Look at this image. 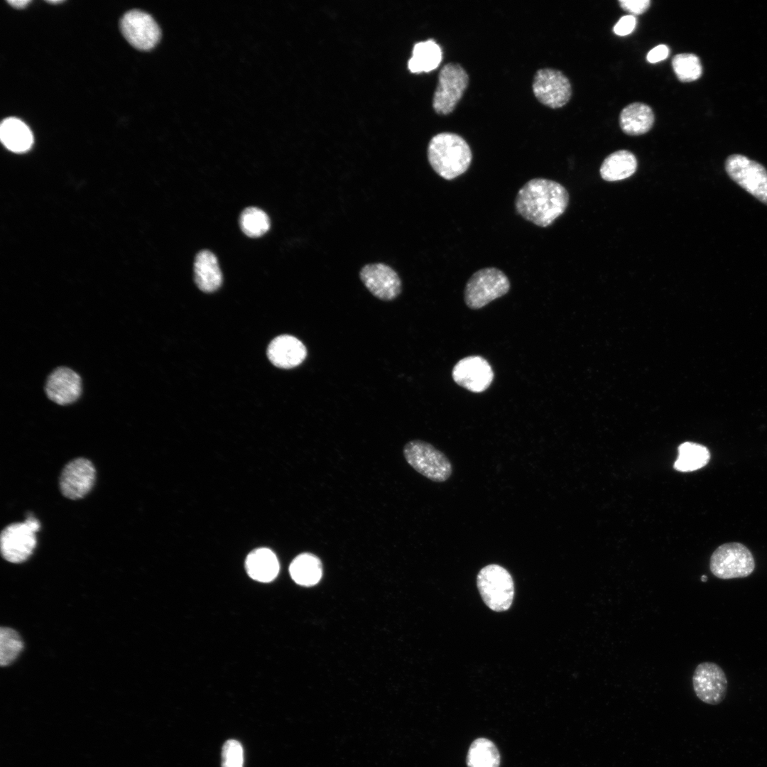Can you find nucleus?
Returning a JSON list of instances; mask_svg holds the SVG:
<instances>
[{"instance_id": "nucleus-1", "label": "nucleus", "mask_w": 767, "mask_h": 767, "mask_svg": "<svg viewBox=\"0 0 767 767\" xmlns=\"http://www.w3.org/2000/svg\"><path fill=\"white\" fill-rule=\"evenodd\" d=\"M569 202V194L560 183L543 178L527 181L518 191L514 206L525 220L547 227L562 215Z\"/></svg>"}, {"instance_id": "nucleus-2", "label": "nucleus", "mask_w": 767, "mask_h": 767, "mask_svg": "<svg viewBox=\"0 0 767 767\" xmlns=\"http://www.w3.org/2000/svg\"><path fill=\"white\" fill-rule=\"evenodd\" d=\"M427 156L433 170L441 178L452 180L464 174L472 161V150L459 135L442 132L430 141Z\"/></svg>"}, {"instance_id": "nucleus-3", "label": "nucleus", "mask_w": 767, "mask_h": 767, "mask_svg": "<svg viewBox=\"0 0 767 767\" xmlns=\"http://www.w3.org/2000/svg\"><path fill=\"white\" fill-rule=\"evenodd\" d=\"M510 287V281L501 270L495 267L481 268L466 283L464 303L470 309H480L506 295Z\"/></svg>"}, {"instance_id": "nucleus-4", "label": "nucleus", "mask_w": 767, "mask_h": 767, "mask_svg": "<svg viewBox=\"0 0 767 767\" xmlns=\"http://www.w3.org/2000/svg\"><path fill=\"white\" fill-rule=\"evenodd\" d=\"M407 463L417 472L435 482L447 481L452 473L450 461L431 444L413 440L403 450Z\"/></svg>"}, {"instance_id": "nucleus-5", "label": "nucleus", "mask_w": 767, "mask_h": 767, "mask_svg": "<svg viewBox=\"0 0 767 767\" xmlns=\"http://www.w3.org/2000/svg\"><path fill=\"white\" fill-rule=\"evenodd\" d=\"M477 587L486 605L495 611H505L511 606L514 596L513 581L504 567L488 565L480 570Z\"/></svg>"}, {"instance_id": "nucleus-6", "label": "nucleus", "mask_w": 767, "mask_h": 767, "mask_svg": "<svg viewBox=\"0 0 767 767\" xmlns=\"http://www.w3.org/2000/svg\"><path fill=\"white\" fill-rule=\"evenodd\" d=\"M40 527V522L31 516L23 522L6 526L0 536L2 557L13 563H20L28 560L36 546V533L39 531Z\"/></svg>"}, {"instance_id": "nucleus-7", "label": "nucleus", "mask_w": 767, "mask_h": 767, "mask_svg": "<svg viewBox=\"0 0 767 767\" xmlns=\"http://www.w3.org/2000/svg\"><path fill=\"white\" fill-rule=\"evenodd\" d=\"M711 572L717 578L730 580L746 577L755 569L751 551L739 543H729L719 546L709 561Z\"/></svg>"}, {"instance_id": "nucleus-8", "label": "nucleus", "mask_w": 767, "mask_h": 767, "mask_svg": "<svg viewBox=\"0 0 767 767\" xmlns=\"http://www.w3.org/2000/svg\"><path fill=\"white\" fill-rule=\"evenodd\" d=\"M468 83V74L459 64L450 62L445 65L439 72L433 94V107L436 113L450 114L462 98Z\"/></svg>"}, {"instance_id": "nucleus-9", "label": "nucleus", "mask_w": 767, "mask_h": 767, "mask_svg": "<svg viewBox=\"0 0 767 767\" xmlns=\"http://www.w3.org/2000/svg\"><path fill=\"white\" fill-rule=\"evenodd\" d=\"M725 168L735 183L767 205V170L762 165L744 156L734 154L727 159Z\"/></svg>"}, {"instance_id": "nucleus-10", "label": "nucleus", "mask_w": 767, "mask_h": 767, "mask_svg": "<svg viewBox=\"0 0 767 767\" xmlns=\"http://www.w3.org/2000/svg\"><path fill=\"white\" fill-rule=\"evenodd\" d=\"M532 87L536 99L553 109L565 106L572 96L568 78L560 70L552 68L538 70L535 74Z\"/></svg>"}, {"instance_id": "nucleus-11", "label": "nucleus", "mask_w": 767, "mask_h": 767, "mask_svg": "<svg viewBox=\"0 0 767 767\" xmlns=\"http://www.w3.org/2000/svg\"><path fill=\"white\" fill-rule=\"evenodd\" d=\"M692 680L694 692L702 702L717 705L724 700L728 682L725 673L718 664L713 662L698 664Z\"/></svg>"}, {"instance_id": "nucleus-12", "label": "nucleus", "mask_w": 767, "mask_h": 767, "mask_svg": "<svg viewBox=\"0 0 767 767\" xmlns=\"http://www.w3.org/2000/svg\"><path fill=\"white\" fill-rule=\"evenodd\" d=\"M121 31L126 40L137 49L147 50L159 41L161 29L148 13L134 9L126 12L120 21Z\"/></svg>"}, {"instance_id": "nucleus-13", "label": "nucleus", "mask_w": 767, "mask_h": 767, "mask_svg": "<svg viewBox=\"0 0 767 767\" xmlns=\"http://www.w3.org/2000/svg\"><path fill=\"white\" fill-rule=\"evenodd\" d=\"M96 469L88 459L78 457L69 462L62 469L59 486L62 494L70 499L85 497L92 489Z\"/></svg>"}, {"instance_id": "nucleus-14", "label": "nucleus", "mask_w": 767, "mask_h": 767, "mask_svg": "<svg viewBox=\"0 0 767 767\" xmlns=\"http://www.w3.org/2000/svg\"><path fill=\"white\" fill-rule=\"evenodd\" d=\"M494 376L489 363L480 356H469L460 359L452 371L455 382L473 393L486 390L492 383Z\"/></svg>"}, {"instance_id": "nucleus-15", "label": "nucleus", "mask_w": 767, "mask_h": 767, "mask_svg": "<svg viewBox=\"0 0 767 767\" xmlns=\"http://www.w3.org/2000/svg\"><path fill=\"white\" fill-rule=\"evenodd\" d=\"M359 277L365 287L380 300H392L401 292L400 277L386 264H366L361 269Z\"/></svg>"}, {"instance_id": "nucleus-16", "label": "nucleus", "mask_w": 767, "mask_h": 767, "mask_svg": "<svg viewBox=\"0 0 767 767\" xmlns=\"http://www.w3.org/2000/svg\"><path fill=\"white\" fill-rule=\"evenodd\" d=\"M45 392L51 401L58 405L74 403L82 393L80 376L70 368L59 366L47 377Z\"/></svg>"}, {"instance_id": "nucleus-17", "label": "nucleus", "mask_w": 767, "mask_h": 767, "mask_svg": "<svg viewBox=\"0 0 767 767\" xmlns=\"http://www.w3.org/2000/svg\"><path fill=\"white\" fill-rule=\"evenodd\" d=\"M267 355L276 366L291 369L300 365L305 359L307 349L298 338L289 334H282L271 342Z\"/></svg>"}, {"instance_id": "nucleus-18", "label": "nucleus", "mask_w": 767, "mask_h": 767, "mask_svg": "<svg viewBox=\"0 0 767 767\" xmlns=\"http://www.w3.org/2000/svg\"><path fill=\"white\" fill-rule=\"evenodd\" d=\"M194 273L197 287L205 293L214 292L222 285V275L217 259L208 250H202L197 254Z\"/></svg>"}, {"instance_id": "nucleus-19", "label": "nucleus", "mask_w": 767, "mask_h": 767, "mask_svg": "<svg viewBox=\"0 0 767 767\" xmlns=\"http://www.w3.org/2000/svg\"><path fill=\"white\" fill-rule=\"evenodd\" d=\"M654 119L651 107L642 102H633L625 107L621 111L619 124L625 134L639 136L650 131Z\"/></svg>"}, {"instance_id": "nucleus-20", "label": "nucleus", "mask_w": 767, "mask_h": 767, "mask_svg": "<svg viewBox=\"0 0 767 767\" xmlns=\"http://www.w3.org/2000/svg\"><path fill=\"white\" fill-rule=\"evenodd\" d=\"M246 570L250 577L261 582L274 580L279 571V562L274 553L268 548H258L246 559Z\"/></svg>"}, {"instance_id": "nucleus-21", "label": "nucleus", "mask_w": 767, "mask_h": 767, "mask_svg": "<svg viewBox=\"0 0 767 767\" xmlns=\"http://www.w3.org/2000/svg\"><path fill=\"white\" fill-rule=\"evenodd\" d=\"M0 138L9 150L21 153L31 147L33 138L28 126L20 119L9 117L4 119L0 126Z\"/></svg>"}, {"instance_id": "nucleus-22", "label": "nucleus", "mask_w": 767, "mask_h": 767, "mask_svg": "<svg viewBox=\"0 0 767 767\" xmlns=\"http://www.w3.org/2000/svg\"><path fill=\"white\" fill-rule=\"evenodd\" d=\"M636 168L637 160L634 154L626 150H619L604 159L600 167V175L604 180L618 181L631 176Z\"/></svg>"}, {"instance_id": "nucleus-23", "label": "nucleus", "mask_w": 767, "mask_h": 767, "mask_svg": "<svg viewBox=\"0 0 767 767\" xmlns=\"http://www.w3.org/2000/svg\"><path fill=\"white\" fill-rule=\"evenodd\" d=\"M442 58L441 48L434 40L430 39L413 46L408 67L411 72H430L439 66Z\"/></svg>"}, {"instance_id": "nucleus-24", "label": "nucleus", "mask_w": 767, "mask_h": 767, "mask_svg": "<svg viewBox=\"0 0 767 767\" xmlns=\"http://www.w3.org/2000/svg\"><path fill=\"white\" fill-rule=\"evenodd\" d=\"M289 572L292 579L298 584L312 586L321 579L322 566L320 559L312 553H305L296 556L291 562Z\"/></svg>"}, {"instance_id": "nucleus-25", "label": "nucleus", "mask_w": 767, "mask_h": 767, "mask_svg": "<svg viewBox=\"0 0 767 767\" xmlns=\"http://www.w3.org/2000/svg\"><path fill=\"white\" fill-rule=\"evenodd\" d=\"M678 455L674 468L680 472H692L705 467L710 459V453L704 445L685 442L678 448Z\"/></svg>"}, {"instance_id": "nucleus-26", "label": "nucleus", "mask_w": 767, "mask_h": 767, "mask_svg": "<svg viewBox=\"0 0 767 767\" xmlns=\"http://www.w3.org/2000/svg\"><path fill=\"white\" fill-rule=\"evenodd\" d=\"M500 754L496 745L486 738H478L470 745L467 767H499Z\"/></svg>"}, {"instance_id": "nucleus-27", "label": "nucleus", "mask_w": 767, "mask_h": 767, "mask_svg": "<svg viewBox=\"0 0 767 767\" xmlns=\"http://www.w3.org/2000/svg\"><path fill=\"white\" fill-rule=\"evenodd\" d=\"M239 225L242 232L252 238L259 237L266 233L270 228V219L262 210L250 207L241 214Z\"/></svg>"}, {"instance_id": "nucleus-28", "label": "nucleus", "mask_w": 767, "mask_h": 767, "mask_svg": "<svg viewBox=\"0 0 767 767\" xmlns=\"http://www.w3.org/2000/svg\"><path fill=\"white\" fill-rule=\"evenodd\" d=\"M672 67L678 80L690 82L700 77L702 67L700 58L692 53H680L672 60Z\"/></svg>"}, {"instance_id": "nucleus-29", "label": "nucleus", "mask_w": 767, "mask_h": 767, "mask_svg": "<svg viewBox=\"0 0 767 767\" xmlns=\"http://www.w3.org/2000/svg\"><path fill=\"white\" fill-rule=\"evenodd\" d=\"M23 648L20 635L13 629L1 627L0 629V665L2 667L11 664Z\"/></svg>"}, {"instance_id": "nucleus-30", "label": "nucleus", "mask_w": 767, "mask_h": 767, "mask_svg": "<svg viewBox=\"0 0 767 767\" xmlns=\"http://www.w3.org/2000/svg\"><path fill=\"white\" fill-rule=\"evenodd\" d=\"M244 751L240 742L234 739L227 740L222 751V767H243Z\"/></svg>"}, {"instance_id": "nucleus-31", "label": "nucleus", "mask_w": 767, "mask_h": 767, "mask_svg": "<svg viewBox=\"0 0 767 767\" xmlns=\"http://www.w3.org/2000/svg\"><path fill=\"white\" fill-rule=\"evenodd\" d=\"M620 6L625 11L634 14L640 15L648 10L650 6L649 0H619Z\"/></svg>"}, {"instance_id": "nucleus-32", "label": "nucleus", "mask_w": 767, "mask_h": 767, "mask_svg": "<svg viewBox=\"0 0 767 767\" xmlns=\"http://www.w3.org/2000/svg\"><path fill=\"white\" fill-rule=\"evenodd\" d=\"M636 25V18L633 15L622 16L614 27L615 34L624 36L630 34Z\"/></svg>"}, {"instance_id": "nucleus-33", "label": "nucleus", "mask_w": 767, "mask_h": 767, "mask_svg": "<svg viewBox=\"0 0 767 767\" xmlns=\"http://www.w3.org/2000/svg\"><path fill=\"white\" fill-rule=\"evenodd\" d=\"M668 47L666 45L660 44L648 52L646 59L650 63H656L666 59L668 57Z\"/></svg>"}, {"instance_id": "nucleus-34", "label": "nucleus", "mask_w": 767, "mask_h": 767, "mask_svg": "<svg viewBox=\"0 0 767 767\" xmlns=\"http://www.w3.org/2000/svg\"><path fill=\"white\" fill-rule=\"evenodd\" d=\"M7 2L10 5H11L13 7H15L16 9H23V8L26 7L27 6V4H28L31 2V1H29V0H18V1L11 0V1H7Z\"/></svg>"}, {"instance_id": "nucleus-35", "label": "nucleus", "mask_w": 767, "mask_h": 767, "mask_svg": "<svg viewBox=\"0 0 767 767\" xmlns=\"http://www.w3.org/2000/svg\"><path fill=\"white\" fill-rule=\"evenodd\" d=\"M47 2H48L50 4H60V3L63 2V1H61V0H55V1L50 0V1H47Z\"/></svg>"}, {"instance_id": "nucleus-36", "label": "nucleus", "mask_w": 767, "mask_h": 767, "mask_svg": "<svg viewBox=\"0 0 767 767\" xmlns=\"http://www.w3.org/2000/svg\"><path fill=\"white\" fill-rule=\"evenodd\" d=\"M707 577H706V576H705V575L702 576V577H701V580H702V582H705V581H707Z\"/></svg>"}]
</instances>
